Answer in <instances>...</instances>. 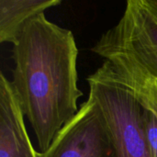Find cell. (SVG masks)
<instances>
[{
  "label": "cell",
  "mask_w": 157,
  "mask_h": 157,
  "mask_svg": "<svg viewBox=\"0 0 157 157\" xmlns=\"http://www.w3.org/2000/svg\"><path fill=\"white\" fill-rule=\"evenodd\" d=\"M89 98L98 107L112 157H152L144 133V107L108 61L87 77Z\"/></svg>",
  "instance_id": "2"
},
{
  "label": "cell",
  "mask_w": 157,
  "mask_h": 157,
  "mask_svg": "<svg viewBox=\"0 0 157 157\" xmlns=\"http://www.w3.org/2000/svg\"><path fill=\"white\" fill-rule=\"evenodd\" d=\"M14 88L0 75V157H40L29 139Z\"/></svg>",
  "instance_id": "5"
},
{
  "label": "cell",
  "mask_w": 157,
  "mask_h": 157,
  "mask_svg": "<svg viewBox=\"0 0 157 157\" xmlns=\"http://www.w3.org/2000/svg\"><path fill=\"white\" fill-rule=\"evenodd\" d=\"M40 157H112L110 141L97 104L87 98L75 117Z\"/></svg>",
  "instance_id": "4"
},
{
  "label": "cell",
  "mask_w": 157,
  "mask_h": 157,
  "mask_svg": "<svg viewBox=\"0 0 157 157\" xmlns=\"http://www.w3.org/2000/svg\"><path fill=\"white\" fill-rule=\"evenodd\" d=\"M119 75L133 91L141 104L157 116V77L133 56L123 51L113 52L109 58Z\"/></svg>",
  "instance_id": "6"
},
{
  "label": "cell",
  "mask_w": 157,
  "mask_h": 157,
  "mask_svg": "<svg viewBox=\"0 0 157 157\" xmlns=\"http://www.w3.org/2000/svg\"><path fill=\"white\" fill-rule=\"evenodd\" d=\"M78 48L73 32L39 14L13 44L11 85L24 116L46 152L58 132L78 113L83 92L77 81Z\"/></svg>",
  "instance_id": "1"
},
{
  "label": "cell",
  "mask_w": 157,
  "mask_h": 157,
  "mask_svg": "<svg viewBox=\"0 0 157 157\" xmlns=\"http://www.w3.org/2000/svg\"><path fill=\"white\" fill-rule=\"evenodd\" d=\"M143 121L151 155L157 157V116L151 109L144 107Z\"/></svg>",
  "instance_id": "8"
},
{
  "label": "cell",
  "mask_w": 157,
  "mask_h": 157,
  "mask_svg": "<svg viewBox=\"0 0 157 157\" xmlns=\"http://www.w3.org/2000/svg\"><path fill=\"white\" fill-rule=\"evenodd\" d=\"M61 3L62 0H0V42L14 44L28 20Z\"/></svg>",
  "instance_id": "7"
},
{
  "label": "cell",
  "mask_w": 157,
  "mask_h": 157,
  "mask_svg": "<svg viewBox=\"0 0 157 157\" xmlns=\"http://www.w3.org/2000/svg\"><path fill=\"white\" fill-rule=\"evenodd\" d=\"M157 77V0H129L119 22L100 37Z\"/></svg>",
  "instance_id": "3"
}]
</instances>
